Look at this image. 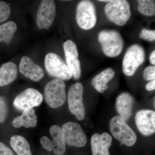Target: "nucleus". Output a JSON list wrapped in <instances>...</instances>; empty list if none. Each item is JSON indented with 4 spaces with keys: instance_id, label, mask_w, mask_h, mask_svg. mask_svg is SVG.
Wrapping results in <instances>:
<instances>
[{
    "instance_id": "nucleus-16",
    "label": "nucleus",
    "mask_w": 155,
    "mask_h": 155,
    "mask_svg": "<svg viewBox=\"0 0 155 155\" xmlns=\"http://www.w3.org/2000/svg\"><path fill=\"white\" fill-rule=\"evenodd\" d=\"M134 98L128 93H122L116 99V107L119 116L125 121H127L132 115Z\"/></svg>"
},
{
    "instance_id": "nucleus-22",
    "label": "nucleus",
    "mask_w": 155,
    "mask_h": 155,
    "mask_svg": "<svg viewBox=\"0 0 155 155\" xmlns=\"http://www.w3.org/2000/svg\"><path fill=\"white\" fill-rule=\"evenodd\" d=\"M68 67L75 79H79L81 75V64L78 58L73 56H65Z\"/></svg>"
},
{
    "instance_id": "nucleus-26",
    "label": "nucleus",
    "mask_w": 155,
    "mask_h": 155,
    "mask_svg": "<svg viewBox=\"0 0 155 155\" xmlns=\"http://www.w3.org/2000/svg\"><path fill=\"white\" fill-rule=\"evenodd\" d=\"M11 10L10 6L5 2H0V23L5 22L10 17Z\"/></svg>"
},
{
    "instance_id": "nucleus-25",
    "label": "nucleus",
    "mask_w": 155,
    "mask_h": 155,
    "mask_svg": "<svg viewBox=\"0 0 155 155\" xmlns=\"http://www.w3.org/2000/svg\"><path fill=\"white\" fill-rule=\"evenodd\" d=\"M8 115V106L5 98L0 96V123L5 121Z\"/></svg>"
},
{
    "instance_id": "nucleus-9",
    "label": "nucleus",
    "mask_w": 155,
    "mask_h": 155,
    "mask_svg": "<svg viewBox=\"0 0 155 155\" xmlns=\"http://www.w3.org/2000/svg\"><path fill=\"white\" fill-rule=\"evenodd\" d=\"M50 132L52 140L47 137H42L40 140L42 146L48 151H53L56 155H64L66 151V143L62 128L58 125H54L50 128Z\"/></svg>"
},
{
    "instance_id": "nucleus-14",
    "label": "nucleus",
    "mask_w": 155,
    "mask_h": 155,
    "mask_svg": "<svg viewBox=\"0 0 155 155\" xmlns=\"http://www.w3.org/2000/svg\"><path fill=\"white\" fill-rule=\"evenodd\" d=\"M19 70L25 77L35 81H39L44 76L42 68L27 56H23L21 59Z\"/></svg>"
},
{
    "instance_id": "nucleus-19",
    "label": "nucleus",
    "mask_w": 155,
    "mask_h": 155,
    "mask_svg": "<svg viewBox=\"0 0 155 155\" xmlns=\"http://www.w3.org/2000/svg\"><path fill=\"white\" fill-rule=\"evenodd\" d=\"M17 74V65L13 62L4 64L0 67V86L8 85L16 79Z\"/></svg>"
},
{
    "instance_id": "nucleus-32",
    "label": "nucleus",
    "mask_w": 155,
    "mask_h": 155,
    "mask_svg": "<svg viewBox=\"0 0 155 155\" xmlns=\"http://www.w3.org/2000/svg\"><path fill=\"white\" fill-rule=\"evenodd\" d=\"M99 2H110L111 1H99Z\"/></svg>"
},
{
    "instance_id": "nucleus-8",
    "label": "nucleus",
    "mask_w": 155,
    "mask_h": 155,
    "mask_svg": "<svg viewBox=\"0 0 155 155\" xmlns=\"http://www.w3.org/2000/svg\"><path fill=\"white\" fill-rule=\"evenodd\" d=\"M83 87L78 82L69 87L68 94V107L70 113L78 120H83L85 115V107L83 101Z\"/></svg>"
},
{
    "instance_id": "nucleus-13",
    "label": "nucleus",
    "mask_w": 155,
    "mask_h": 155,
    "mask_svg": "<svg viewBox=\"0 0 155 155\" xmlns=\"http://www.w3.org/2000/svg\"><path fill=\"white\" fill-rule=\"evenodd\" d=\"M135 119L136 125L142 134L149 136L155 133V111L140 110L136 114Z\"/></svg>"
},
{
    "instance_id": "nucleus-17",
    "label": "nucleus",
    "mask_w": 155,
    "mask_h": 155,
    "mask_svg": "<svg viewBox=\"0 0 155 155\" xmlns=\"http://www.w3.org/2000/svg\"><path fill=\"white\" fill-rule=\"evenodd\" d=\"M37 124V117L33 108L24 110L21 116L16 117L12 122L13 126L17 128L35 127Z\"/></svg>"
},
{
    "instance_id": "nucleus-11",
    "label": "nucleus",
    "mask_w": 155,
    "mask_h": 155,
    "mask_svg": "<svg viewBox=\"0 0 155 155\" xmlns=\"http://www.w3.org/2000/svg\"><path fill=\"white\" fill-rule=\"evenodd\" d=\"M43 100L42 94L35 89L29 88L17 96L14 101V107L19 111L38 107Z\"/></svg>"
},
{
    "instance_id": "nucleus-18",
    "label": "nucleus",
    "mask_w": 155,
    "mask_h": 155,
    "mask_svg": "<svg viewBox=\"0 0 155 155\" xmlns=\"http://www.w3.org/2000/svg\"><path fill=\"white\" fill-rule=\"evenodd\" d=\"M114 70L111 68H107L95 76L91 81V84L97 91L103 93L107 89V84L115 76Z\"/></svg>"
},
{
    "instance_id": "nucleus-3",
    "label": "nucleus",
    "mask_w": 155,
    "mask_h": 155,
    "mask_svg": "<svg viewBox=\"0 0 155 155\" xmlns=\"http://www.w3.org/2000/svg\"><path fill=\"white\" fill-rule=\"evenodd\" d=\"M108 19L118 26L126 24L131 16L130 4L125 0H112L105 6Z\"/></svg>"
},
{
    "instance_id": "nucleus-2",
    "label": "nucleus",
    "mask_w": 155,
    "mask_h": 155,
    "mask_svg": "<svg viewBox=\"0 0 155 155\" xmlns=\"http://www.w3.org/2000/svg\"><path fill=\"white\" fill-rule=\"evenodd\" d=\"M110 128L114 138L119 140L122 144L131 147L136 142V134L120 116H115L111 119Z\"/></svg>"
},
{
    "instance_id": "nucleus-24",
    "label": "nucleus",
    "mask_w": 155,
    "mask_h": 155,
    "mask_svg": "<svg viewBox=\"0 0 155 155\" xmlns=\"http://www.w3.org/2000/svg\"><path fill=\"white\" fill-rule=\"evenodd\" d=\"M64 49L65 56H73L78 58V52L77 46L72 40H69L64 42Z\"/></svg>"
},
{
    "instance_id": "nucleus-5",
    "label": "nucleus",
    "mask_w": 155,
    "mask_h": 155,
    "mask_svg": "<svg viewBox=\"0 0 155 155\" xmlns=\"http://www.w3.org/2000/svg\"><path fill=\"white\" fill-rule=\"evenodd\" d=\"M145 59L143 48L137 44L130 46L125 53L122 61V70L128 76H132Z\"/></svg>"
},
{
    "instance_id": "nucleus-31",
    "label": "nucleus",
    "mask_w": 155,
    "mask_h": 155,
    "mask_svg": "<svg viewBox=\"0 0 155 155\" xmlns=\"http://www.w3.org/2000/svg\"><path fill=\"white\" fill-rule=\"evenodd\" d=\"M150 61L151 64L155 65V51H153L150 56Z\"/></svg>"
},
{
    "instance_id": "nucleus-12",
    "label": "nucleus",
    "mask_w": 155,
    "mask_h": 155,
    "mask_svg": "<svg viewBox=\"0 0 155 155\" xmlns=\"http://www.w3.org/2000/svg\"><path fill=\"white\" fill-rule=\"evenodd\" d=\"M56 6L54 2L51 0L42 1L37 14V24L39 29H48L55 17Z\"/></svg>"
},
{
    "instance_id": "nucleus-7",
    "label": "nucleus",
    "mask_w": 155,
    "mask_h": 155,
    "mask_svg": "<svg viewBox=\"0 0 155 155\" xmlns=\"http://www.w3.org/2000/svg\"><path fill=\"white\" fill-rule=\"evenodd\" d=\"M96 11L94 3L90 1H81L76 8V20L79 27L88 30L94 27L97 22Z\"/></svg>"
},
{
    "instance_id": "nucleus-10",
    "label": "nucleus",
    "mask_w": 155,
    "mask_h": 155,
    "mask_svg": "<svg viewBox=\"0 0 155 155\" xmlns=\"http://www.w3.org/2000/svg\"><path fill=\"white\" fill-rule=\"evenodd\" d=\"M61 128L66 144L78 147L86 145L87 137L79 124L68 122L65 123Z\"/></svg>"
},
{
    "instance_id": "nucleus-23",
    "label": "nucleus",
    "mask_w": 155,
    "mask_h": 155,
    "mask_svg": "<svg viewBox=\"0 0 155 155\" xmlns=\"http://www.w3.org/2000/svg\"><path fill=\"white\" fill-rule=\"evenodd\" d=\"M139 11L145 16H153L155 14V2L152 0H138Z\"/></svg>"
},
{
    "instance_id": "nucleus-4",
    "label": "nucleus",
    "mask_w": 155,
    "mask_h": 155,
    "mask_svg": "<svg viewBox=\"0 0 155 155\" xmlns=\"http://www.w3.org/2000/svg\"><path fill=\"white\" fill-rule=\"evenodd\" d=\"M65 82L61 79H53L45 86V101L50 107L57 108L64 104L67 95L65 91Z\"/></svg>"
},
{
    "instance_id": "nucleus-29",
    "label": "nucleus",
    "mask_w": 155,
    "mask_h": 155,
    "mask_svg": "<svg viewBox=\"0 0 155 155\" xmlns=\"http://www.w3.org/2000/svg\"><path fill=\"white\" fill-rule=\"evenodd\" d=\"M0 155H14L10 147L5 143L0 142Z\"/></svg>"
},
{
    "instance_id": "nucleus-30",
    "label": "nucleus",
    "mask_w": 155,
    "mask_h": 155,
    "mask_svg": "<svg viewBox=\"0 0 155 155\" xmlns=\"http://www.w3.org/2000/svg\"><path fill=\"white\" fill-rule=\"evenodd\" d=\"M146 89L148 91H152L155 89V80L150 81L146 85Z\"/></svg>"
},
{
    "instance_id": "nucleus-33",
    "label": "nucleus",
    "mask_w": 155,
    "mask_h": 155,
    "mask_svg": "<svg viewBox=\"0 0 155 155\" xmlns=\"http://www.w3.org/2000/svg\"><path fill=\"white\" fill-rule=\"evenodd\" d=\"M120 145H122V143H120Z\"/></svg>"
},
{
    "instance_id": "nucleus-20",
    "label": "nucleus",
    "mask_w": 155,
    "mask_h": 155,
    "mask_svg": "<svg viewBox=\"0 0 155 155\" xmlns=\"http://www.w3.org/2000/svg\"><path fill=\"white\" fill-rule=\"evenodd\" d=\"M10 144L17 155H32L30 145L23 137L13 136L10 140Z\"/></svg>"
},
{
    "instance_id": "nucleus-6",
    "label": "nucleus",
    "mask_w": 155,
    "mask_h": 155,
    "mask_svg": "<svg viewBox=\"0 0 155 155\" xmlns=\"http://www.w3.org/2000/svg\"><path fill=\"white\" fill-rule=\"evenodd\" d=\"M45 69L51 76L62 80H68L72 77V73L60 56L54 53H49L45 56Z\"/></svg>"
},
{
    "instance_id": "nucleus-1",
    "label": "nucleus",
    "mask_w": 155,
    "mask_h": 155,
    "mask_svg": "<svg viewBox=\"0 0 155 155\" xmlns=\"http://www.w3.org/2000/svg\"><path fill=\"white\" fill-rule=\"evenodd\" d=\"M98 40L104 54L107 57L115 58L122 52L124 44L123 40L117 31H101L98 35Z\"/></svg>"
},
{
    "instance_id": "nucleus-21",
    "label": "nucleus",
    "mask_w": 155,
    "mask_h": 155,
    "mask_svg": "<svg viewBox=\"0 0 155 155\" xmlns=\"http://www.w3.org/2000/svg\"><path fill=\"white\" fill-rule=\"evenodd\" d=\"M17 30V25L13 21L0 25V42L4 41L6 44H10Z\"/></svg>"
},
{
    "instance_id": "nucleus-27",
    "label": "nucleus",
    "mask_w": 155,
    "mask_h": 155,
    "mask_svg": "<svg viewBox=\"0 0 155 155\" xmlns=\"http://www.w3.org/2000/svg\"><path fill=\"white\" fill-rule=\"evenodd\" d=\"M139 36L140 38L149 41H154L155 40V31L150 30L143 28L140 32Z\"/></svg>"
},
{
    "instance_id": "nucleus-28",
    "label": "nucleus",
    "mask_w": 155,
    "mask_h": 155,
    "mask_svg": "<svg viewBox=\"0 0 155 155\" xmlns=\"http://www.w3.org/2000/svg\"><path fill=\"white\" fill-rule=\"evenodd\" d=\"M143 77L146 81H153L155 79V66H148L144 69Z\"/></svg>"
},
{
    "instance_id": "nucleus-15",
    "label": "nucleus",
    "mask_w": 155,
    "mask_h": 155,
    "mask_svg": "<svg viewBox=\"0 0 155 155\" xmlns=\"http://www.w3.org/2000/svg\"><path fill=\"white\" fill-rule=\"evenodd\" d=\"M91 141L93 155H110L109 148L112 145V137L110 134L106 132L95 134Z\"/></svg>"
}]
</instances>
